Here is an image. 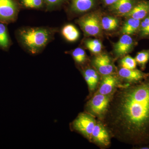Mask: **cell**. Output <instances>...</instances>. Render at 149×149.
I'll return each instance as SVG.
<instances>
[{
	"label": "cell",
	"instance_id": "23",
	"mask_svg": "<svg viewBox=\"0 0 149 149\" xmlns=\"http://www.w3.org/2000/svg\"><path fill=\"white\" fill-rule=\"evenodd\" d=\"M120 64L121 68L129 69H136L137 64L135 59L129 55L123 58L120 61Z\"/></svg>",
	"mask_w": 149,
	"mask_h": 149
},
{
	"label": "cell",
	"instance_id": "3",
	"mask_svg": "<svg viewBox=\"0 0 149 149\" xmlns=\"http://www.w3.org/2000/svg\"><path fill=\"white\" fill-rule=\"evenodd\" d=\"M95 117L87 112L80 113L70 124V128L92 142L93 129L97 121Z\"/></svg>",
	"mask_w": 149,
	"mask_h": 149
},
{
	"label": "cell",
	"instance_id": "4",
	"mask_svg": "<svg viewBox=\"0 0 149 149\" xmlns=\"http://www.w3.org/2000/svg\"><path fill=\"white\" fill-rule=\"evenodd\" d=\"M111 97V95L96 93L86 104V112L95 117L103 119L108 109Z\"/></svg>",
	"mask_w": 149,
	"mask_h": 149
},
{
	"label": "cell",
	"instance_id": "27",
	"mask_svg": "<svg viewBox=\"0 0 149 149\" xmlns=\"http://www.w3.org/2000/svg\"><path fill=\"white\" fill-rule=\"evenodd\" d=\"M141 35L142 36H149V20L148 24V26H147L146 29L143 31V32H141Z\"/></svg>",
	"mask_w": 149,
	"mask_h": 149
},
{
	"label": "cell",
	"instance_id": "12",
	"mask_svg": "<svg viewBox=\"0 0 149 149\" xmlns=\"http://www.w3.org/2000/svg\"><path fill=\"white\" fill-rule=\"evenodd\" d=\"M149 14V1L140 0L130 12L124 15L142 20Z\"/></svg>",
	"mask_w": 149,
	"mask_h": 149
},
{
	"label": "cell",
	"instance_id": "10",
	"mask_svg": "<svg viewBox=\"0 0 149 149\" xmlns=\"http://www.w3.org/2000/svg\"><path fill=\"white\" fill-rule=\"evenodd\" d=\"M119 86L118 80L116 76L112 74L104 75L102 79L97 93L106 95H111L116 90V87Z\"/></svg>",
	"mask_w": 149,
	"mask_h": 149
},
{
	"label": "cell",
	"instance_id": "25",
	"mask_svg": "<svg viewBox=\"0 0 149 149\" xmlns=\"http://www.w3.org/2000/svg\"><path fill=\"white\" fill-rule=\"evenodd\" d=\"M63 0H44L47 4L49 6H54L59 4Z\"/></svg>",
	"mask_w": 149,
	"mask_h": 149
},
{
	"label": "cell",
	"instance_id": "16",
	"mask_svg": "<svg viewBox=\"0 0 149 149\" xmlns=\"http://www.w3.org/2000/svg\"><path fill=\"white\" fill-rule=\"evenodd\" d=\"M6 24L0 22V48L7 51L10 47L11 42Z\"/></svg>",
	"mask_w": 149,
	"mask_h": 149
},
{
	"label": "cell",
	"instance_id": "5",
	"mask_svg": "<svg viewBox=\"0 0 149 149\" xmlns=\"http://www.w3.org/2000/svg\"><path fill=\"white\" fill-rule=\"evenodd\" d=\"M19 11L17 0H0V22L8 24L15 21Z\"/></svg>",
	"mask_w": 149,
	"mask_h": 149
},
{
	"label": "cell",
	"instance_id": "13",
	"mask_svg": "<svg viewBox=\"0 0 149 149\" xmlns=\"http://www.w3.org/2000/svg\"><path fill=\"white\" fill-rule=\"evenodd\" d=\"M140 0H118L111 6V9L116 13L124 16L130 12Z\"/></svg>",
	"mask_w": 149,
	"mask_h": 149
},
{
	"label": "cell",
	"instance_id": "22",
	"mask_svg": "<svg viewBox=\"0 0 149 149\" xmlns=\"http://www.w3.org/2000/svg\"><path fill=\"white\" fill-rule=\"evenodd\" d=\"M85 45L89 50L94 54L100 53L102 50L101 43L96 39L87 40L85 42Z\"/></svg>",
	"mask_w": 149,
	"mask_h": 149
},
{
	"label": "cell",
	"instance_id": "15",
	"mask_svg": "<svg viewBox=\"0 0 149 149\" xmlns=\"http://www.w3.org/2000/svg\"><path fill=\"white\" fill-rule=\"evenodd\" d=\"M95 3V0H72L71 8L76 12H85L93 8Z\"/></svg>",
	"mask_w": 149,
	"mask_h": 149
},
{
	"label": "cell",
	"instance_id": "8",
	"mask_svg": "<svg viewBox=\"0 0 149 149\" xmlns=\"http://www.w3.org/2000/svg\"><path fill=\"white\" fill-rule=\"evenodd\" d=\"M93 64L97 72L104 76L112 74L114 67L111 60L106 54H101L94 58Z\"/></svg>",
	"mask_w": 149,
	"mask_h": 149
},
{
	"label": "cell",
	"instance_id": "21",
	"mask_svg": "<svg viewBox=\"0 0 149 149\" xmlns=\"http://www.w3.org/2000/svg\"><path fill=\"white\" fill-rule=\"evenodd\" d=\"M72 55L74 61L77 64H84L87 59L86 53L82 48H77L74 49L72 51Z\"/></svg>",
	"mask_w": 149,
	"mask_h": 149
},
{
	"label": "cell",
	"instance_id": "26",
	"mask_svg": "<svg viewBox=\"0 0 149 149\" xmlns=\"http://www.w3.org/2000/svg\"><path fill=\"white\" fill-rule=\"evenodd\" d=\"M118 0H103L104 3L106 5L111 6L116 3Z\"/></svg>",
	"mask_w": 149,
	"mask_h": 149
},
{
	"label": "cell",
	"instance_id": "18",
	"mask_svg": "<svg viewBox=\"0 0 149 149\" xmlns=\"http://www.w3.org/2000/svg\"><path fill=\"white\" fill-rule=\"evenodd\" d=\"M62 33L67 40L71 42L76 41L80 35L77 28L74 25L70 24L65 25L63 29Z\"/></svg>",
	"mask_w": 149,
	"mask_h": 149
},
{
	"label": "cell",
	"instance_id": "14",
	"mask_svg": "<svg viewBox=\"0 0 149 149\" xmlns=\"http://www.w3.org/2000/svg\"><path fill=\"white\" fill-rule=\"evenodd\" d=\"M83 75L89 91L91 92L95 91L99 82L100 77L98 72L92 68H87L83 71Z\"/></svg>",
	"mask_w": 149,
	"mask_h": 149
},
{
	"label": "cell",
	"instance_id": "2",
	"mask_svg": "<svg viewBox=\"0 0 149 149\" xmlns=\"http://www.w3.org/2000/svg\"><path fill=\"white\" fill-rule=\"evenodd\" d=\"M52 33L43 28H27L20 29L18 32L19 41L30 53H38L48 44Z\"/></svg>",
	"mask_w": 149,
	"mask_h": 149
},
{
	"label": "cell",
	"instance_id": "19",
	"mask_svg": "<svg viewBox=\"0 0 149 149\" xmlns=\"http://www.w3.org/2000/svg\"><path fill=\"white\" fill-rule=\"evenodd\" d=\"M102 28L107 31H111L116 29L118 25V20L114 17H105L101 21Z\"/></svg>",
	"mask_w": 149,
	"mask_h": 149
},
{
	"label": "cell",
	"instance_id": "1",
	"mask_svg": "<svg viewBox=\"0 0 149 149\" xmlns=\"http://www.w3.org/2000/svg\"><path fill=\"white\" fill-rule=\"evenodd\" d=\"M103 120L110 134L139 147L149 144V74L139 83L120 85Z\"/></svg>",
	"mask_w": 149,
	"mask_h": 149
},
{
	"label": "cell",
	"instance_id": "11",
	"mask_svg": "<svg viewBox=\"0 0 149 149\" xmlns=\"http://www.w3.org/2000/svg\"><path fill=\"white\" fill-rule=\"evenodd\" d=\"M133 45V40L130 35H123L115 45V54L117 57L125 56L131 51Z\"/></svg>",
	"mask_w": 149,
	"mask_h": 149
},
{
	"label": "cell",
	"instance_id": "9",
	"mask_svg": "<svg viewBox=\"0 0 149 149\" xmlns=\"http://www.w3.org/2000/svg\"><path fill=\"white\" fill-rule=\"evenodd\" d=\"M118 74L128 84L139 83L146 78L149 73H145L137 69H129L121 68L118 70Z\"/></svg>",
	"mask_w": 149,
	"mask_h": 149
},
{
	"label": "cell",
	"instance_id": "24",
	"mask_svg": "<svg viewBox=\"0 0 149 149\" xmlns=\"http://www.w3.org/2000/svg\"><path fill=\"white\" fill-rule=\"evenodd\" d=\"M24 7L30 8H39L42 7L44 0H20Z\"/></svg>",
	"mask_w": 149,
	"mask_h": 149
},
{
	"label": "cell",
	"instance_id": "17",
	"mask_svg": "<svg viewBox=\"0 0 149 149\" xmlns=\"http://www.w3.org/2000/svg\"><path fill=\"white\" fill-rule=\"evenodd\" d=\"M141 20L130 17L123 25L121 32L123 35H133L140 28Z\"/></svg>",
	"mask_w": 149,
	"mask_h": 149
},
{
	"label": "cell",
	"instance_id": "20",
	"mask_svg": "<svg viewBox=\"0 0 149 149\" xmlns=\"http://www.w3.org/2000/svg\"><path fill=\"white\" fill-rule=\"evenodd\" d=\"M135 59L137 64L141 66V69H145L149 60V50H144L139 52L136 55Z\"/></svg>",
	"mask_w": 149,
	"mask_h": 149
},
{
	"label": "cell",
	"instance_id": "7",
	"mask_svg": "<svg viewBox=\"0 0 149 149\" xmlns=\"http://www.w3.org/2000/svg\"><path fill=\"white\" fill-rule=\"evenodd\" d=\"M92 142L103 148L109 146L111 143L109 131L105 126L100 121H97L93 129Z\"/></svg>",
	"mask_w": 149,
	"mask_h": 149
},
{
	"label": "cell",
	"instance_id": "6",
	"mask_svg": "<svg viewBox=\"0 0 149 149\" xmlns=\"http://www.w3.org/2000/svg\"><path fill=\"white\" fill-rule=\"evenodd\" d=\"M79 25L86 35L96 36L101 32V21L95 14H91L79 19Z\"/></svg>",
	"mask_w": 149,
	"mask_h": 149
}]
</instances>
